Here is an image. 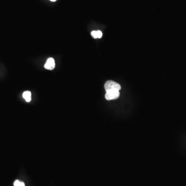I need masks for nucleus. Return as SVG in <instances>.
Returning <instances> with one entry per match:
<instances>
[{"label":"nucleus","instance_id":"6e6552de","mask_svg":"<svg viewBox=\"0 0 186 186\" xmlns=\"http://www.w3.org/2000/svg\"><path fill=\"white\" fill-rule=\"evenodd\" d=\"M50 1H51V2H56V1L57 0H50Z\"/></svg>","mask_w":186,"mask_h":186},{"label":"nucleus","instance_id":"39448f33","mask_svg":"<svg viewBox=\"0 0 186 186\" xmlns=\"http://www.w3.org/2000/svg\"><path fill=\"white\" fill-rule=\"evenodd\" d=\"M14 186H25V183L20 181L18 180H16L14 184Z\"/></svg>","mask_w":186,"mask_h":186},{"label":"nucleus","instance_id":"423d86ee","mask_svg":"<svg viewBox=\"0 0 186 186\" xmlns=\"http://www.w3.org/2000/svg\"><path fill=\"white\" fill-rule=\"evenodd\" d=\"M91 35L92 36L94 39H97V31H94L91 32Z\"/></svg>","mask_w":186,"mask_h":186},{"label":"nucleus","instance_id":"20e7f679","mask_svg":"<svg viewBox=\"0 0 186 186\" xmlns=\"http://www.w3.org/2000/svg\"><path fill=\"white\" fill-rule=\"evenodd\" d=\"M23 97L26 102H30L31 100V93L30 91H25L23 94Z\"/></svg>","mask_w":186,"mask_h":186},{"label":"nucleus","instance_id":"f257e3e1","mask_svg":"<svg viewBox=\"0 0 186 186\" xmlns=\"http://www.w3.org/2000/svg\"><path fill=\"white\" fill-rule=\"evenodd\" d=\"M120 90H106L105 97L108 100H111L118 98L120 96Z\"/></svg>","mask_w":186,"mask_h":186},{"label":"nucleus","instance_id":"f03ea898","mask_svg":"<svg viewBox=\"0 0 186 186\" xmlns=\"http://www.w3.org/2000/svg\"><path fill=\"white\" fill-rule=\"evenodd\" d=\"M104 89L106 90H120L121 86L117 82L113 81H108L104 84Z\"/></svg>","mask_w":186,"mask_h":186},{"label":"nucleus","instance_id":"0eeeda50","mask_svg":"<svg viewBox=\"0 0 186 186\" xmlns=\"http://www.w3.org/2000/svg\"><path fill=\"white\" fill-rule=\"evenodd\" d=\"M97 39H101L103 36V33L100 31H97Z\"/></svg>","mask_w":186,"mask_h":186},{"label":"nucleus","instance_id":"7ed1b4c3","mask_svg":"<svg viewBox=\"0 0 186 186\" xmlns=\"http://www.w3.org/2000/svg\"><path fill=\"white\" fill-rule=\"evenodd\" d=\"M56 64L54 59L52 58H50L47 59L46 63L45 65V68L47 69L52 70L55 68Z\"/></svg>","mask_w":186,"mask_h":186}]
</instances>
